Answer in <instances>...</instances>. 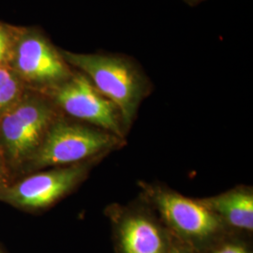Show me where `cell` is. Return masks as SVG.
<instances>
[{
  "label": "cell",
  "mask_w": 253,
  "mask_h": 253,
  "mask_svg": "<svg viewBox=\"0 0 253 253\" xmlns=\"http://www.w3.org/2000/svg\"><path fill=\"white\" fill-rule=\"evenodd\" d=\"M61 54L118 107L128 133L141 103L152 92V83L139 64L123 54Z\"/></svg>",
  "instance_id": "6da1fadb"
},
{
  "label": "cell",
  "mask_w": 253,
  "mask_h": 253,
  "mask_svg": "<svg viewBox=\"0 0 253 253\" xmlns=\"http://www.w3.org/2000/svg\"><path fill=\"white\" fill-rule=\"evenodd\" d=\"M126 144V139L100 127L57 118L33 154V165L36 168L68 166L106 158Z\"/></svg>",
  "instance_id": "7a4b0ae2"
},
{
  "label": "cell",
  "mask_w": 253,
  "mask_h": 253,
  "mask_svg": "<svg viewBox=\"0 0 253 253\" xmlns=\"http://www.w3.org/2000/svg\"><path fill=\"white\" fill-rule=\"evenodd\" d=\"M139 187L140 197L152 208L163 225L188 242H207L226 229L201 199L186 197L159 183L139 182Z\"/></svg>",
  "instance_id": "3957f363"
},
{
  "label": "cell",
  "mask_w": 253,
  "mask_h": 253,
  "mask_svg": "<svg viewBox=\"0 0 253 253\" xmlns=\"http://www.w3.org/2000/svg\"><path fill=\"white\" fill-rule=\"evenodd\" d=\"M49 95L70 117L126 139L127 132L118 107L81 72H73L69 79L49 90Z\"/></svg>",
  "instance_id": "277c9868"
},
{
  "label": "cell",
  "mask_w": 253,
  "mask_h": 253,
  "mask_svg": "<svg viewBox=\"0 0 253 253\" xmlns=\"http://www.w3.org/2000/svg\"><path fill=\"white\" fill-rule=\"evenodd\" d=\"M115 229L119 253H168L169 240L162 220L143 198L105 209Z\"/></svg>",
  "instance_id": "5b68a950"
},
{
  "label": "cell",
  "mask_w": 253,
  "mask_h": 253,
  "mask_svg": "<svg viewBox=\"0 0 253 253\" xmlns=\"http://www.w3.org/2000/svg\"><path fill=\"white\" fill-rule=\"evenodd\" d=\"M9 61L19 76L48 90L69 79L73 73L61 52L35 30L26 31L15 38Z\"/></svg>",
  "instance_id": "8992f818"
},
{
  "label": "cell",
  "mask_w": 253,
  "mask_h": 253,
  "mask_svg": "<svg viewBox=\"0 0 253 253\" xmlns=\"http://www.w3.org/2000/svg\"><path fill=\"white\" fill-rule=\"evenodd\" d=\"M57 118L53 103L42 99L25 100L9 109L1 120V133L9 155L21 160L35 153Z\"/></svg>",
  "instance_id": "52a82bcc"
},
{
  "label": "cell",
  "mask_w": 253,
  "mask_h": 253,
  "mask_svg": "<svg viewBox=\"0 0 253 253\" xmlns=\"http://www.w3.org/2000/svg\"><path fill=\"white\" fill-rule=\"evenodd\" d=\"M101 159L103 158H97L32 175L6 190L4 198L22 208H48L84 180L92 166L100 163Z\"/></svg>",
  "instance_id": "ba28073f"
},
{
  "label": "cell",
  "mask_w": 253,
  "mask_h": 253,
  "mask_svg": "<svg viewBox=\"0 0 253 253\" xmlns=\"http://www.w3.org/2000/svg\"><path fill=\"white\" fill-rule=\"evenodd\" d=\"M201 201L226 228L253 232V187L239 185L215 196L201 198Z\"/></svg>",
  "instance_id": "9c48e42d"
},
{
  "label": "cell",
  "mask_w": 253,
  "mask_h": 253,
  "mask_svg": "<svg viewBox=\"0 0 253 253\" xmlns=\"http://www.w3.org/2000/svg\"><path fill=\"white\" fill-rule=\"evenodd\" d=\"M20 84L11 70L0 66V111L7 108L18 97Z\"/></svg>",
  "instance_id": "30bf717a"
},
{
  "label": "cell",
  "mask_w": 253,
  "mask_h": 253,
  "mask_svg": "<svg viewBox=\"0 0 253 253\" xmlns=\"http://www.w3.org/2000/svg\"><path fill=\"white\" fill-rule=\"evenodd\" d=\"M15 36L8 29V27L0 24V66H4L9 61Z\"/></svg>",
  "instance_id": "8fae6325"
},
{
  "label": "cell",
  "mask_w": 253,
  "mask_h": 253,
  "mask_svg": "<svg viewBox=\"0 0 253 253\" xmlns=\"http://www.w3.org/2000/svg\"><path fill=\"white\" fill-rule=\"evenodd\" d=\"M212 253H251L249 250L243 245L229 242L225 244L220 245Z\"/></svg>",
  "instance_id": "7c38bea8"
},
{
  "label": "cell",
  "mask_w": 253,
  "mask_h": 253,
  "mask_svg": "<svg viewBox=\"0 0 253 253\" xmlns=\"http://www.w3.org/2000/svg\"><path fill=\"white\" fill-rule=\"evenodd\" d=\"M168 253H191L190 251L187 250V248H183V247H169V251Z\"/></svg>",
  "instance_id": "4fadbf2b"
},
{
  "label": "cell",
  "mask_w": 253,
  "mask_h": 253,
  "mask_svg": "<svg viewBox=\"0 0 253 253\" xmlns=\"http://www.w3.org/2000/svg\"><path fill=\"white\" fill-rule=\"evenodd\" d=\"M187 3H189L190 5H197V4H199L201 2H203V1H205V0H185Z\"/></svg>",
  "instance_id": "5bb4252c"
},
{
  "label": "cell",
  "mask_w": 253,
  "mask_h": 253,
  "mask_svg": "<svg viewBox=\"0 0 253 253\" xmlns=\"http://www.w3.org/2000/svg\"><path fill=\"white\" fill-rule=\"evenodd\" d=\"M0 253H2V252H1V251H0Z\"/></svg>",
  "instance_id": "9a60e30c"
}]
</instances>
